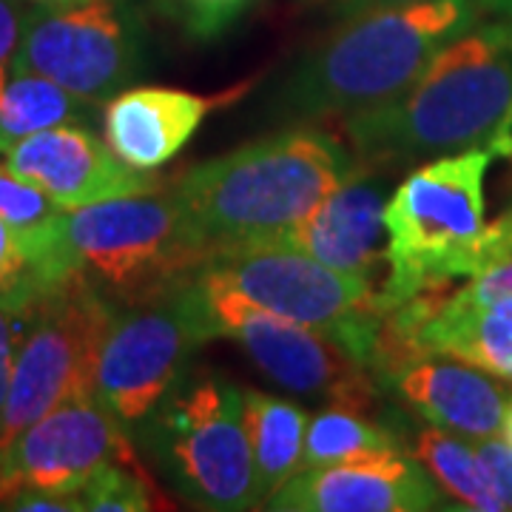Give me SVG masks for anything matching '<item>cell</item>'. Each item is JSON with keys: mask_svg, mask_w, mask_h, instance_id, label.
<instances>
[{"mask_svg": "<svg viewBox=\"0 0 512 512\" xmlns=\"http://www.w3.org/2000/svg\"><path fill=\"white\" fill-rule=\"evenodd\" d=\"M356 163L402 165L476 146L512 157V23L470 29L399 97L345 117Z\"/></svg>", "mask_w": 512, "mask_h": 512, "instance_id": "1", "label": "cell"}, {"mask_svg": "<svg viewBox=\"0 0 512 512\" xmlns=\"http://www.w3.org/2000/svg\"><path fill=\"white\" fill-rule=\"evenodd\" d=\"M476 20L478 0H410L350 15L293 66L271 111L282 120H322L387 103Z\"/></svg>", "mask_w": 512, "mask_h": 512, "instance_id": "2", "label": "cell"}, {"mask_svg": "<svg viewBox=\"0 0 512 512\" xmlns=\"http://www.w3.org/2000/svg\"><path fill=\"white\" fill-rule=\"evenodd\" d=\"M498 157L490 146L444 154L407 174L387 200V276L382 311L453 279H470L512 256V208L484 220L487 171Z\"/></svg>", "mask_w": 512, "mask_h": 512, "instance_id": "3", "label": "cell"}, {"mask_svg": "<svg viewBox=\"0 0 512 512\" xmlns=\"http://www.w3.org/2000/svg\"><path fill=\"white\" fill-rule=\"evenodd\" d=\"M350 168L348 148L330 131L291 126L188 168L174 194L214 248L285 234Z\"/></svg>", "mask_w": 512, "mask_h": 512, "instance_id": "4", "label": "cell"}, {"mask_svg": "<svg viewBox=\"0 0 512 512\" xmlns=\"http://www.w3.org/2000/svg\"><path fill=\"white\" fill-rule=\"evenodd\" d=\"M208 239L171 194H134L63 214V262L117 305L146 299L197 274Z\"/></svg>", "mask_w": 512, "mask_h": 512, "instance_id": "5", "label": "cell"}, {"mask_svg": "<svg viewBox=\"0 0 512 512\" xmlns=\"http://www.w3.org/2000/svg\"><path fill=\"white\" fill-rule=\"evenodd\" d=\"M134 430L165 481L194 507L220 512L259 507L242 390L231 379L220 373L188 376Z\"/></svg>", "mask_w": 512, "mask_h": 512, "instance_id": "6", "label": "cell"}, {"mask_svg": "<svg viewBox=\"0 0 512 512\" xmlns=\"http://www.w3.org/2000/svg\"><path fill=\"white\" fill-rule=\"evenodd\" d=\"M197 279L202 285L239 293L276 316L328 333L370 370L384 311L379 288L365 279L339 274L276 239L214 245Z\"/></svg>", "mask_w": 512, "mask_h": 512, "instance_id": "7", "label": "cell"}, {"mask_svg": "<svg viewBox=\"0 0 512 512\" xmlns=\"http://www.w3.org/2000/svg\"><path fill=\"white\" fill-rule=\"evenodd\" d=\"M114 313L117 302L77 271L35 293L0 413V447L60 404L94 399L97 359Z\"/></svg>", "mask_w": 512, "mask_h": 512, "instance_id": "8", "label": "cell"}, {"mask_svg": "<svg viewBox=\"0 0 512 512\" xmlns=\"http://www.w3.org/2000/svg\"><path fill=\"white\" fill-rule=\"evenodd\" d=\"M217 339L197 274L117 305L94 376V402L128 433L180 382L194 350Z\"/></svg>", "mask_w": 512, "mask_h": 512, "instance_id": "9", "label": "cell"}, {"mask_svg": "<svg viewBox=\"0 0 512 512\" xmlns=\"http://www.w3.org/2000/svg\"><path fill=\"white\" fill-rule=\"evenodd\" d=\"M12 72L55 80L89 103H106L143 72V46L117 0L29 9Z\"/></svg>", "mask_w": 512, "mask_h": 512, "instance_id": "10", "label": "cell"}, {"mask_svg": "<svg viewBox=\"0 0 512 512\" xmlns=\"http://www.w3.org/2000/svg\"><path fill=\"white\" fill-rule=\"evenodd\" d=\"M197 285L205 293L217 336L234 339L276 387L308 399L370 404L376 382L367 376V367L339 348L328 333L276 316L239 293L202 285L200 279Z\"/></svg>", "mask_w": 512, "mask_h": 512, "instance_id": "11", "label": "cell"}, {"mask_svg": "<svg viewBox=\"0 0 512 512\" xmlns=\"http://www.w3.org/2000/svg\"><path fill=\"white\" fill-rule=\"evenodd\" d=\"M111 461L137 464L126 427L94 399L60 404L3 447L0 501L15 490L80 495Z\"/></svg>", "mask_w": 512, "mask_h": 512, "instance_id": "12", "label": "cell"}, {"mask_svg": "<svg viewBox=\"0 0 512 512\" xmlns=\"http://www.w3.org/2000/svg\"><path fill=\"white\" fill-rule=\"evenodd\" d=\"M265 507L279 512H421L439 510L441 490L419 458L390 450L296 470Z\"/></svg>", "mask_w": 512, "mask_h": 512, "instance_id": "13", "label": "cell"}, {"mask_svg": "<svg viewBox=\"0 0 512 512\" xmlns=\"http://www.w3.org/2000/svg\"><path fill=\"white\" fill-rule=\"evenodd\" d=\"M387 200L390 185L384 168L353 163L348 177L305 220L268 239L291 245L339 274L382 288V271L387 268Z\"/></svg>", "mask_w": 512, "mask_h": 512, "instance_id": "14", "label": "cell"}, {"mask_svg": "<svg viewBox=\"0 0 512 512\" xmlns=\"http://www.w3.org/2000/svg\"><path fill=\"white\" fill-rule=\"evenodd\" d=\"M3 157V163L43 188L63 211L163 191L160 177L123 163L106 140L94 137L80 123L37 131L6 148Z\"/></svg>", "mask_w": 512, "mask_h": 512, "instance_id": "15", "label": "cell"}, {"mask_svg": "<svg viewBox=\"0 0 512 512\" xmlns=\"http://www.w3.org/2000/svg\"><path fill=\"white\" fill-rule=\"evenodd\" d=\"M256 77L220 94H194L165 86H128L103 106L109 148L137 171H157L183 151L211 111L234 106Z\"/></svg>", "mask_w": 512, "mask_h": 512, "instance_id": "16", "label": "cell"}, {"mask_svg": "<svg viewBox=\"0 0 512 512\" xmlns=\"http://www.w3.org/2000/svg\"><path fill=\"white\" fill-rule=\"evenodd\" d=\"M379 382L421 419L447 433L481 441L493 439L504 427L510 399L484 370L467 362L424 356L387 373Z\"/></svg>", "mask_w": 512, "mask_h": 512, "instance_id": "17", "label": "cell"}, {"mask_svg": "<svg viewBox=\"0 0 512 512\" xmlns=\"http://www.w3.org/2000/svg\"><path fill=\"white\" fill-rule=\"evenodd\" d=\"M242 421L254 458L259 507L274 498L302 464L308 413L265 390H242Z\"/></svg>", "mask_w": 512, "mask_h": 512, "instance_id": "18", "label": "cell"}, {"mask_svg": "<svg viewBox=\"0 0 512 512\" xmlns=\"http://www.w3.org/2000/svg\"><path fill=\"white\" fill-rule=\"evenodd\" d=\"M63 208L43 188L0 163V222H6L43 285L72 274L63 262Z\"/></svg>", "mask_w": 512, "mask_h": 512, "instance_id": "19", "label": "cell"}, {"mask_svg": "<svg viewBox=\"0 0 512 512\" xmlns=\"http://www.w3.org/2000/svg\"><path fill=\"white\" fill-rule=\"evenodd\" d=\"M94 103L40 74L12 72L0 97V154L46 128L83 123Z\"/></svg>", "mask_w": 512, "mask_h": 512, "instance_id": "20", "label": "cell"}, {"mask_svg": "<svg viewBox=\"0 0 512 512\" xmlns=\"http://www.w3.org/2000/svg\"><path fill=\"white\" fill-rule=\"evenodd\" d=\"M390 450H402L399 436L382 421L370 419L362 404L328 402L322 413L308 421L299 470Z\"/></svg>", "mask_w": 512, "mask_h": 512, "instance_id": "21", "label": "cell"}, {"mask_svg": "<svg viewBox=\"0 0 512 512\" xmlns=\"http://www.w3.org/2000/svg\"><path fill=\"white\" fill-rule=\"evenodd\" d=\"M413 458H419L441 490L453 495L461 507L478 512L504 510V501L495 493L490 473L481 464L476 450L447 436V430H439L433 424L421 427L413 436Z\"/></svg>", "mask_w": 512, "mask_h": 512, "instance_id": "22", "label": "cell"}, {"mask_svg": "<svg viewBox=\"0 0 512 512\" xmlns=\"http://www.w3.org/2000/svg\"><path fill=\"white\" fill-rule=\"evenodd\" d=\"M77 498L83 501V512H146L160 507L154 504V493L140 464L126 461L100 467Z\"/></svg>", "mask_w": 512, "mask_h": 512, "instance_id": "23", "label": "cell"}, {"mask_svg": "<svg viewBox=\"0 0 512 512\" xmlns=\"http://www.w3.org/2000/svg\"><path fill=\"white\" fill-rule=\"evenodd\" d=\"M256 0H160L163 12L185 35L208 43L234 29Z\"/></svg>", "mask_w": 512, "mask_h": 512, "instance_id": "24", "label": "cell"}, {"mask_svg": "<svg viewBox=\"0 0 512 512\" xmlns=\"http://www.w3.org/2000/svg\"><path fill=\"white\" fill-rule=\"evenodd\" d=\"M37 291L15 293V296L0 299V413H3L6 396H9L12 370H15L20 342H23V333L29 325V308H32Z\"/></svg>", "mask_w": 512, "mask_h": 512, "instance_id": "25", "label": "cell"}, {"mask_svg": "<svg viewBox=\"0 0 512 512\" xmlns=\"http://www.w3.org/2000/svg\"><path fill=\"white\" fill-rule=\"evenodd\" d=\"M37 288H43V282L37 279L32 259L23 251L15 231L6 222H0V299Z\"/></svg>", "mask_w": 512, "mask_h": 512, "instance_id": "26", "label": "cell"}, {"mask_svg": "<svg viewBox=\"0 0 512 512\" xmlns=\"http://www.w3.org/2000/svg\"><path fill=\"white\" fill-rule=\"evenodd\" d=\"M450 299L458 305H498V302H512V256L498 262L493 268L470 276V282Z\"/></svg>", "mask_w": 512, "mask_h": 512, "instance_id": "27", "label": "cell"}, {"mask_svg": "<svg viewBox=\"0 0 512 512\" xmlns=\"http://www.w3.org/2000/svg\"><path fill=\"white\" fill-rule=\"evenodd\" d=\"M26 15H29V9L23 6V0H0V97H3V89L12 74Z\"/></svg>", "mask_w": 512, "mask_h": 512, "instance_id": "28", "label": "cell"}, {"mask_svg": "<svg viewBox=\"0 0 512 512\" xmlns=\"http://www.w3.org/2000/svg\"><path fill=\"white\" fill-rule=\"evenodd\" d=\"M476 453L490 473L495 493L504 501V510H512V444L510 441L481 439Z\"/></svg>", "mask_w": 512, "mask_h": 512, "instance_id": "29", "label": "cell"}, {"mask_svg": "<svg viewBox=\"0 0 512 512\" xmlns=\"http://www.w3.org/2000/svg\"><path fill=\"white\" fill-rule=\"evenodd\" d=\"M0 510L23 512H83V501L77 495H55L43 490H15L0 501Z\"/></svg>", "mask_w": 512, "mask_h": 512, "instance_id": "30", "label": "cell"}, {"mask_svg": "<svg viewBox=\"0 0 512 512\" xmlns=\"http://www.w3.org/2000/svg\"><path fill=\"white\" fill-rule=\"evenodd\" d=\"M396 3H410V0H339V15L350 18V15H359V12L382 9V6H396Z\"/></svg>", "mask_w": 512, "mask_h": 512, "instance_id": "31", "label": "cell"}, {"mask_svg": "<svg viewBox=\"0 0 512 512\" xmlns=\"http://www.w3.org/2000/svg\"><path fill=\"white\" fill-rule=\"evenodd\" d=\"M478 6H487L490 12L501 15V20L512 23V0H478Z\"/></svg>", "mask_w": 512, "mask_h": 512, "instance_id": "32", "label": "cell"}, {"mask_svg": "<svg viewBox=\"0 0 512 512\" xmlns=\"http://www.w3.org/2000/svg\"><path fill=\"white\" fill-rule=\"evenodd\" d=\"M501 430H504V436H507V441L512 444V399L507 402V413H504V427H501Z\"/></svg>", "mask_w": 512, "mask_h": 512, "instance_id": "33", "label": "cell"}, {"mask_svg": "<svg viewBox=\"0 0 512 512\" xmlns=\"http://www.w3.org/2000/svg\"><path fill=\"white\" fill-rule=\"evenodd\" d=\"M23 3H40V6H66V3H83V0H23Z\"/></svg>", "mask_w": 512, "mask_h": 512, "instance_id": "34", "label": "cell"}, {"mask_svg": "<svg viewBox=\"0 0 512 512\" xmlns=\"http://www.w3.org/2000/svg\"><path fill=\"white\" fill-rule=\"evenodd\" d=\"M0 458H3V447H0Z\"/></svg>", "mask_w": 512, "mask_h": 512, "instance_id": "35", "label": "cell"}]
</instances>
